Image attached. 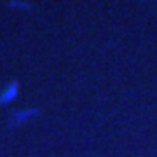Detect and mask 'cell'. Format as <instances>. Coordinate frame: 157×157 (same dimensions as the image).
<instances>
[{
  "mask_svg": "<svg viewBox=\"0 0 157 157\" xmlns=\"http://www.w3.org/2000/svg\"><path fill=\"white\" fill-rule=\"evenodd\" d=\"M40 113L39 108H26V110H19V112H16L14 115H12V126H21L23 122H26V121H30V119L37 117Z\"/></svg>",
  "mask_w": 157,
  "mask_h": 157,
  "instance_id": "2",
  "label": "cell"
},
{
  "mask_svg": "<svg viewBox=\"0 0 157 157\" xmlns=\"http://www.w3.org/2000/svg\"><path fill=\"white\" fill-rule=\"evenodd\" d=\"M11 9H21V11H28L30 6L25 2H11Z\"/></svg>",
  "mask_w": 157,
  "mask_h": 157,
  "instance_id": "3",
  "label": "cell"
},
{
  "mask_svg": "<svg viewBox=\"0 0 157 157\" xmlns=\"http://www.w3.org/2000/svg\"><path fill=\"white\" fill-rule=\"evenodd\" d=\"M17 96H19V84L17 82H11L6 89L0 93V108L11 105L12 101L17 100Z\"/></svg>",
  "mask_w": 157,
  "mask_h": 157,
  "instance_id": "1",
  "label": "cell"
}]
</instances>
